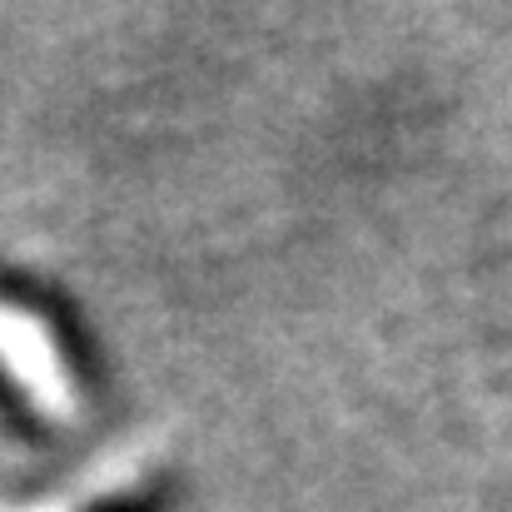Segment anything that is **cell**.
<instances>
[{
	"label": "cell",
	"instance_id": "obj_1",
	"mask_svg": "<svg viewBox=\"0 0 512 512\" xmlns=\"http://www.w3.org/2000/svg\"><path fill=\"white\" fill-rule=\"evenodd\" d=\"M0 368L25 388V398L45 418H55V423L75 418V383L65 373L60 348L35 314H25L15 304H0Z\"/></svg>",
	"mask_w": 512,
	"mask_h": 512
},
{
	"label": "cell",
	"instance_id": "obj_2",
	"mask_svg": "<svg viewBox=\"0 0 512 512\" xmlns=\"http://www.w3.org/2000/svg\"><path fill=\"white\" fill-rule=\"evenodd\" d=\"M150 458H155V443H125L120 453L100 458L85 478H75L70 493H60V498H50V503L0 508V512H80V508H90V503H100V498H110V493H120V488H130V483L150 468Z\"/></svg>",
	"mask_w": 512,
	"mask_h": 512
}]
</instances>
